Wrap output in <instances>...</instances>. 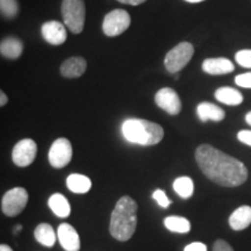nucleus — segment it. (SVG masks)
<instances>
[{"label": "nucleus", "mask_w": 251, "mask_h": 251, "mask_svg": "<svg viewBox=\"0 0 251 251\" xmlns=\"http://www.w3.org/2000/svg\"><path fill=\"white\" fill-rule=\"evenodd\" d=\"M0 12L2 17L13 19L19 13L18 0H0Z\"/></svg>", "instance_id": "obj_24"}, {"label": "nucleus", "mask_w": 251, "mask_h": 251, "mask_svg": "<svg viewBox=\"0 0 251 251\" xmlns=\"http://www.w3.org/2000/svg\"><path fill=\"white\" fill-rule=\"evenodd\" d=\"M0 251H13L11 247H8L7 244H1L0 246Z\"/></svg>", "instance_id": "obj_33"}, {"label": "nucleus", "mask_w": 251, "mask_h": 251, "mask_svg": "<svg viewBox=\"0 0 251 251\" xmlns=\"http://www.w3.org/2000/svg\"><path fill=\"white\" fill-rule=\"evenodd\" d=\"M24 51L23 41L15 36L6 37L0 43V54L7 59H17Z\"/></svg>", "instance_id": "obj_17"}, {"label": "nucleus", "mask_w": 251, "mask_h": 251, "mask_svg": "<svg viewBox=\"0 0 251 251\" xmlns=\"http://www.w3.org/2000/svg\"><path fill=\"white\" fill-rule=\"evenodd\" d=\"M235 61L241 67L251 69V49H242L235 54Z\"/></svg>", "instance_id": "obj_25"}, {"label": "nucleus", "mask_w": 251, "mask_h": 251, "mask_svg": "<svg viewBox=\"0 0 251 251\" xmlns=\"http://www.w3.org/2000/svg\"><path fill=\"white\" fill-rule=\"evenodd\" d=\"M28 199L27 190L24 187H14L8 190L1 199V212L9 218L18 216L26 208Z\"/></svg>", "instance_id": "obj_6"}, {"label": "nucleus", "mask_w": 251, "mask_h": 251, "mask_svg": "<svg viewBox=\"0 0 251 251\" xmlns=\"http://www.w3.org/2000/svg\"><path fill=\"white\" fill-rule=\"evenodd\" d=\"M137 203L129 196L118 200L109 221V233L120 242L130 240L137 227Z\"/></svg>", "instance_id": "obj_2"}, {"label": "nucleus", "mask_w": 251, "mask_h": 251, "mask_svg": "<svg viewBox=\"0 0 251 251\" xmlns=\"http://www.w3.org/2000/svg\"><path fill=\"white\" fill-rule=\"evenodd\" d=\"M121 131L128 142L144 147L156 146L164 137V129L161 125L144 119H127L121 126Z\"/></svg>", "instance_id": "obj_3"}, {"label": "nucleus", "mask_w": 251, "mask_h": 251, "mask_svg": "<svg viewBox=\"0 0 251 251\" xmlns=\"http://www.w3.org/2000/svg\"><path fill=\"white\" fill-rule=\"evenodd\" d=\"M163 224H164L165 228L172 231V233L187 234L191 230V222L186 218H183V216H166Z\"/></svg>", "instance_id": "obj_22"}, {"label": "nucleus", "mask_w": 251, "mask_h": 251, "mask_svg": "<svg viewBox=\"0 0 251 251\" xmlns=\"http://www.w3.org/2000/svg\"><path fill=\"white\" fill-rule=\"evenodd\" d=\"M194 54V47L190 42H181L172 48L164 58L165 69L169 74L174 75L183 70L188 64Z\"/></svg>", "instance_id": "obj_5"}, {"label": "nucleus", "mask_w": 251, "mask_h": 251, "mask_svg": "<svg viewBox=\"0 0 251 251\" xmlns=\"http://www.w3.org/2000/svg\"><path fill=\"white\" fill-rule=\"evenodd\" d=\"M213 251H234V249L225 240H216L213 246Z\"/></svg>", "instance_id": "obj_28"}, {"label": "nucleus", "mask_w": 251, "mask_h": 251, "mask_svg": "<svg viewBox=\"0 0 251 251\" xmlns=\"http://www.w3.org/2000/svg\"><path fill=\"white\" fill-rule=\"evenodd\" d=\"M235 84L240 87H244V89H251V72L238 75L235 77Z\"/></svg>", "instance_id": "obj_27"}, {"label": "nucleus", "mask_w": 251, "mask_h": 251, "mask_svg": "<svg viewBox=\"0 0 251 251\" xmlns=\"http://www.w3.org/2000/svg\"><path fill=\"white\" fill-rule=\"evenodd\" d=\"M175 192L179 196L181 199H188L193 196L194 192V183L187 176L176 178L174 184H172Z\"/></svg>", "instance_id": "obj_23"}, {"label": "nucleus", "mask_w": 251, "mask_h": 251, "mask_svg": "<svg viewBox=\"0 0 251 251\" xmlns=\"http://www.w3.org/2000/svg\"><path fill=\"white\" fill-rule=\"evenodd\" d=\"M119 2L121 4H126V5H131V6H139L143 2H146L147 0H118Z\"/></svg>", "instance_id": "obj_31"}, {"label": "nucleus", "mask_w": 251, "mask_h": 251, "mask_svg": "<svg viewBox=\"0 0 251 251\" xmlns=\"http://www.w3.org/2000/svg\"><path fill=\"white\" fill-rule=\"evenodd\" d=\"M34 237L42 246L51 248L57 240V233H55L54 228L49 224H40L34 230Z\"/></svg>", "instance_id": "obj_21"}, {"label": "nucleus", "mask_w": 251, "mask_h": 251, "mask_svg": "<svg viewBox=\"0 0 251 251\" xmlns=\"http://www.w3.org/2000/svg\"><path fill=\"white\" fill-rule=\"evenodd\" d=\"M251 225V207L248 205L238 207L229 216V226L233 230L240 231Z\"/></svg>", "instance_id": "obj_16"}, {"label": "nucleus", "mask_w": 251, "mask_h": 251, "mask_svg": "<svg viewBox=\"0 0 251 251\" xmlns=\"http://www.w3.org/2000/svg\"><path fill=\"white\" fill-rule=\"evenodd\" d=\"M184 251H207V246L202 242H193L187 244L184 248Z\"/></svg>", "instance_id": "obj_30"}, {"label": "nucleus", "mask_w": 251, "mask_h": 251, "mask_svg": "<svg viewBox=\"0 0 251 251\" xmlns=\"http://www.w3.org/2000/svg\"><path fill=\"white\" fill-rule=\"evenodd\" d=\"M21 229H23V226H21V225H18V226H17V227H15V228H14V234H18V233H19V231H20V230H21Z\"/></svg>", "instance_id": "obj_36"}, {"label": "nucleus", "mask_w": 251, "mask_h": 251, "mask_svg": "<svg viewBox=\"0 0 251 251\" xmlns=\"http://www.w3.org/2000/svg\"><path fill=\"white\" fill-rule=\"evenodd\" d=\"M67 187L75 194H85L92 188V181L87 176L72 174L67 178Z\"/></svg>", "instance_id": "obj_19"}, {"label": "nucleus", "mask_w": 251, "mask_h": 251, "mask_svg": "<svg viewBox=\"0 0 251 251\" xmlns=\"http://www.w3.org/2000/svg\"><path fill=\"white\" fill-rule=\"evenodd\" d=\"M86 69V59L80 57V56H74V57L65 59L62 63L59 71H61V75L64 78H70V79H72V78H78L83 76Z\"/></svg>", "instance_id": "obj_14"}, {"label": "nucleus", "mask_w": 251, "mask_h": 251, "mask_svg": "<svg viewBox=\"0 0 251 251\" xmlns=\"http://www.w3.org/2000/svg\"><path fill=\"white\" fill-rule=\"evenodd\" d=\"M41 34L47 43L51 46H61L68 39L65 25L59 21H47L41 27Z\"/></svg>", "instance_id": "obj_11"}, {"label": "nucleus", "mask_w": 251, "mask_h": 251, "mask_svg": "<svg viewBox=\"0 0 251 251\" xmlns=\"http://www.w3.org/2000/svg\"><path fill=\"white\" fill-rule=\"evenodd\" d=\"M237 139L240 142L251 147V130H240L237 134Z\"/></svg>", "instance_id": "obj_29"}, {"label": "nucleus", "mask_w": 251, "mask_h": 251, "mask_svg": "<svg viewBox=\"0 0 251 251\" xmlns=\"http://www.w3.org/2000/svg\"><path fill=\"white\" fill-rule=\"evenodd\" d=\"M48 159L52 168H65L72 159V146L70 141L65 137L55 140L49 149Z\"/></svg>", "instance_id": "obj_8"}, {"label": "nucleus", "mask_w": 251, "mask_h": 251, "mask_svg": "<svg viewBox=\"0 0 251 251\" xmlns=\"http://www.w3.org/2000/svg\"><path fill=\"white\" fill-rule=\"evenodd\" d=\"M37 144L31 139L20 140L12 150V161L19 168H26L35 161Z\"/></svg>", "instance_id": "obj_9"}, {"label": "nucleus", "mask_w": 251, "mask_h": 251, "mask_svg": "<svg viewBox=\"0 0 251 251\" xmlns=\"http://www.w3.org/2000/svg\"><path fill=\"white\" fill-rule=\"evenodd\" d=\"M57 238L59 244L65 251H79L80 238L77 230L70 224H61L57 229Z\"/></svg>", "instance_id": "obj_12"}, {"label": "nucleus", "mask_w": 251, "mask_h": 251, "mask_svg": "<svg viewBox=\"0 0 251 251\" xmlns=\"http://www.w3.org/2000/svg\"><path fill=\"white\" fill-rule=\"evenodd\" d=\"M197 114L198 118L202 122L207 121H214L220 122L222 121L226 117V113L221 107L212 102H200L197 107Z\"/></svg>", "instance_id": "obj_15"}, {"label": "nucleus", "mask_w": 251, "mask_h": 251, "mask_svg": "<svg viewBox=\"0 0 251 251\" xmlns=\"http://www.w3.org/2000/svg\"><path fill=\"white\" fill-rule=\"evenodd\" d=\"M196 161L202 174L220 186L236 187L248 179L249 172L242 162L222 152L211 144L198 147Z\"/></svg>", "instance_id": "obj_1"}, {"label": "nucleus", "mask_w": 251, "mask_h": 251, "mask_svg": "<svg viewBox=\"0 0 251 251\" xmlns=\"http://www.w3.org/2000/svg\"><path fill=\"white\" fill-rule=\"evenodd\" d=\"M246 121H247L248 125L251 126V111L246 115Z\"/></svg>", "instance_id": "obj_34"}, {"label": "nucleus", "mask_w": 251, "mask_h": 251, "mask_svg": "<svg viewBox=\"0 0 251 251\" xmlns=\"http://www.w3.org/2000/svg\"><path fill=\"white\" fill-rule=\"evenodd\" d=\"M185 1H187V2H191V4H198V2L205 1V0H185Z\"/></svg>", "instance_id": "obj_35"}, {"label": "nucleus", "mask_w": 251, "mask_h": 251, "mask_svg": "<svg viewBox=\"0 0 251 251\" xmlns=\"http://www.w3.org/2000/svg\"><path fill=\"white\" fill-rule=\"evenodd\" d=\"M152 199L156 200V202L158 203L162 208H169V206L172 203L171 200L169 199L168 196H166L165 191L161 190V188H157L155 192L152 193Z\"/></svg>", "instance_id": "obj_26"}, {"label": "nucleus", "mask_w": 251, "mask_h": 251, "mask_svg": "<svg viewBox=\"0 0 251 251\" xmlns=\"http://www.w3.org/2000/svg\"><path fill=\"white\" fill-rule=\"evenodd\" d=\"M7 101H8L7 96H6L4 91H0V106H1V107H4L6 103H7Z\"/></svg>", "instance_id": "obj_32"}, {"label": "nucleus", "mask_w": 251, "mask_h": 251, "mask_svg": "<svg viewBox=\"0 0 251 251\" xmlns=\"http://www.w3.org/2000/svg\"><path fill=\"white\" fill-rule=\"evenodd\" d=\"M63 23L71 33L80 34L85 26L86 7L84 0H63L61 6Z\"/></svg>", "instance_id": "obj_4"}, {"label": "nucleus", "mask_w": 251, "mask_h": 251, "mask_svg": "<svg viewBox=\"0 0 251 251\" xmlns=\"http://www.w3.org/2000/svg\"><path fill=\"white\" fill-rule=\"evenodd\" d=\"M155 102L159 108L170 115H177L181 111V100L178 93L171 87H163L157 91Z\"/></svg>", "instance_id": "obj_10"}, {"label": "nucleus", "mask_w": 251, "mask_h": 251, "mask_svg": "<svg viewBox=\"0 0 251 251\" xmlns=\"http://www.w3.org/2000/svg\"><path fill=\"white\" fill-rule=\"evenodd\" d=\"M215 99L229 106H238L243 102V96L240 91L233 87L224 86L215 91Z\"/></svg>", "instance_id": "obj_20"}, {"label": "nucleus", "mask_w": 251, "mask_h": 251, "mask_svg": "<svg viewBox=\"0 0 251 251\" xmlns=\"http://www.w3.org/2000/svg\"><path fill=\"white\" fill-rule=\"evenodd\" d=\"M202 71L207 75L219 76V75H227L235 70V65L230 59L225 57L207 58L202 62Z\"/></svg>", "instance_id": "obj_13"}, {"label": "nucleus", "mask_w": 251, "mask_h": 251, "mask_svg": "<svg viewBox=\"0 0 251 251\" xmlns=\"http://www.w3.org/2000/svg\"><path fill=\"white\" fill-rule=\"evenodd\" d=\"M49 208L56 216L61 219H67L71 214V205L69 200L61 193H55L48 200Z\"/></svg>", "instance_id": "obj_18"}, {"label": "nucleus", "mask_w": 251, "mask_h": 251, "mask_svg": "<svg viewBox=\"0 0 251 251\" xmlns=\"http://www.w3.org/2000/svg\"><path fill=\"white\" fill-rule=\"evenodd\" d=\"M130 23V15L127 11H125V9H113L103 18L102 31L106 36H119L129 28Z\"/></svg>", "instance_id": "obj_7"}]
</instances>
